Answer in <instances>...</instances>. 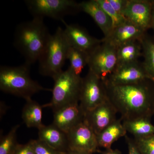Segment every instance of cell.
<instances>
[{"label":"cell","instance_id":"603a6c76","mask_svg":"<svg viewBox=\"0 0 154 154\" xmlns=\"http://www.w3.org/2000/svg\"><path fill=\"white\" fill-rule=\"evenodd\" d=\"M89 54L75 48L70 46L68 51L67 60L70 63L69 68L78 75H80L83 69L88 65Z\"/></svg>","mask_w":154,"mask_h":154},{"label":"cell","instance_id":"8992f818","mask_svg":"<svg viewBox=\"0 0 154 154\" xmlns=\"http://www.w3.org/2000/svg\"><path fill=\"white\" fill-rule=\"evenodd\" d=\"M26 6L33 17L64 20L66 16L80 11L79 3L72 0H27Z\"/></svg>","mask_w":154,"mask_h":154},{"label":"cell","instance_id":"9c48e42d","mask_svg":"<svg viewBox=\"0 0 154 154\" xmlns=\"http://www.w3.org/2000/svg\"><path fill=\"white\" fill-rule=\"evenodd\" d=\"M69 150L99 152L97 137L94 131L84 121L73 128L67 133Z\"/></svg>","mask_w":154,"mask_h":154},{"label":"cell","instance_id":"83f0119b","mask_svg":"<svg viewBox=\"0 0 154 154\" xmlns=\"http://www.w3.org/2000/svg\"><path fill=\"white\" fill-rule=\"evenodd\" d=\"M14 154H34L30 140L25 144H19Z\"/></svg>","mask_w":154,"mask_h":154},{"label":"cell","instance_id":"2e32d148","mask_svg":"<svg viewBox=\"0 0 154 154\" xmlns=\"http://www.w3.org/2000/svg\"><path fill=\"white\" fill-rule=\"evenodd\" d=\"M80 11L90 15L104 34V38L110 35L113 30L112 21L96 0L83 1L79 3Z\"/></svg>","mask_w":154,"mask_h":154},{"label":"cell","instance_id":"ffe728a7","mask_svg":"<svg viewBox=\"0 0 154 154\" xmlns=\"http://www.w3.org/2000/svg\"><path fill=\"white\" fill-rule=\"evenodd\" d=\"M117 49V66L133 63L143 55L142 45L140 40L128 42L120 45Z\"/></svg>","mask_w":154,"mask_h":154},{"label":"cell","instance_id":"d6a6232c","mask_svg":"<svg viewBox=\"0 0 154 154\" xmlns=\"http://www.w3.org/2000/svg\"><path fill=\"white\" fill-rule=\"evenodd\" d=\"M153 7L152 10L151 19L150 22V28H153L154 30V1H152Z\"/></svg>","mask_w":154,"mask_h":154},{"label":"cell","instance_id":"7402d4cb","mask_svg":"<svg viewBox=\"0 0 154 154\" xmlns=\"http://www.w3.org/2000/svg\"><path fill=\"white\" fill-rule=\"evenodd\" d=\"M140 41L144 58V67L150 79L154 82V38L145 34Z\"/></svg>","mask_w":154,"mask_h":154},{"label":"cell","instance_id":"ba28073f","mask_svg":"<svg viewBox=\"0 0 154 154\" xmlns=\"http://www.w3.org/2000/svg\"><path fill=\"white\" fill-rule=\"evenodd\" d=\"M104 81L91 71L83 78L79 105L86 113L107 100Z\"/></svg>","mask_w":154,"mask_h":154},{"label":"cell","instance_id":"9a60e30c","mask_svg":"<svg viewBox=\"0 0 154 154\" xmlns=\"http://www.w3.org/2000/svg\"><path fill=\"white\" fill-rule=\"evenodd\" d=\"M146 31L127 20L123 24L113 28L108 37L102 39L116 48L130 41L140 40Z\"/></svg>","mask_w":154,"mask_h":154},{"label":"cell","instance_id":"8fae6325","mask_svg":"<svg viewBox=\"0 0 154 154\" xmlns=\"http://www.w3.org/2000/svg\"><path fill=\"white\" fill-rule=\"evenodd\" d=\"M117 113L115 107L107 99L85 113L84 120L97 135L117 119Z\"/></svg>","mask_w":154,"mask_h":154},{"label":"cell","instance_id":"f546056e","mask_svg":"<svg viewBox=\"0 0 154 154\" xmlns=\"http://www.w3.org/2000/svg\"><path fill=\"white\" fill-rule=\"evenodd\" d=\"M128 148V154H142L136 146L133 139L125 136Z\"/></svg>","mask_w":154,"mask_h":154},{"label":"cell","instance_id":"5bb4252c","mask_svg":"<svg viewBox=\"0 0 154 154\" xmlns=\"http://www.w3.org/2000/svg\"><path fill=\"white\" fill-rule=\"evenodd\" d=\"M52 124L67 133L73 128L84 121L85 113L79 103L72 104L53 111Z\"/></svg>","mask_w":154,"mask_h":154},{"label":"cell","instance_id":"7a4b0ae2","mask_svg":"<svg viewBox=\"0 0 154 154\" xmlns=\"http://www.w3.org/2000/svg\"><path fill=\"white\" fill-rule=\"evenodd\" d=\"M44 18L33 17L19 24L14 33V45L29 66L38 61L51 34L45 24Z\"/></svg>","mask_w":154,"mask_h":154},{"label":"cell","instance_id":"e0dca14e","mask_svg":"<svg viewBox=\"0 0 154 154\" xmlns=\"http://www.w3.org/2000/svg\"><path fill=\"white\" fill-rule=\"evenodd\" d=\"M38 139L56 150H69L67 134L53 124L44 125L38 129Z\"/></svg>","mask_w":154,"mask_h":154},{"label":"cell","instance_id":"277c9868","mask_svg":"<svg viewBox=\"0 0 154 154\" xmlns=\"http://www.w3.org/2000/svg\"><path fill=\"white\" fill-rule=\"evenodd\" d=\"M63 29L58 27L55 33L51 35L38 60L40 74L53 79L63 71L69 48Z\"/></svg>","mask_w":154,"mask_h":154},{"label":"cell","instance_id":"4316f807","mask_svg":"<svg viewBox=\"0 0 154 154\" xmlns=\"http://www.w3.org/2000/svg\"><path fill=\"white\" fill-rule=\"evenodd\" d=\"M34 154H62V152L56 150L40 140H30Z\"/></svg>","mask_w":154,"mask_h":154},{"label":"cell","instance_id":"52a82bcc","mask_svg":"<svg viewBox=\"0 0 154 154\" xmlns=\"http://www.w3.org/2000/svg\"><path fill=\"white\" fill-rule=\"evenodd\" d=\"M117 65V49L104 41L89 54V70L102 81L107 79L115 70Z\"/></svg>","mask_w":154,"mask_h":154},{"label":"cell","instance_id":"484cf974","mask_svg":"<svg viewBox=\"0 0 154 154\" xmlns=\"http://www.w3.org/2000/svg\"><path fill=\"white\" fill-rule=\"evenodd\" d=\"M138 149L142 154H154V134L133 139Z\"/></svg>","mask_w":154,"mask_h":154},{"label":"cell","instance_id":"4fadbf2b","mask_svg":"<svg viewBox=\"0 0 154 154\" xmlns=\"http://www.w3.org/2000/svg\"><path fill=\"white\" fill-rule=\"evenodd\" d=\"M65 25L64 33L70 46L87 53L92 52L102 42V39L93 37L81 26L75 24H68L61 21Z\"/></svg>","mask_w":154,"mask_h":154},{"label":"cell","instance_id":"d4e9b609","mask_svg":"<svg viewBox=\"0 0 154 154\" xmlns=\"http://www.w3.org/2000/svg\"><path fill=\"white\" fill-rule=\"evenodd\" d=\"M101 8L111 19L113 28L123 24L127 19L122 14H119L110 5L108 0H96Z\"/></svg>","mask_w":154,"mask_h":154},{"label":"cell","instance_id":"5b68a950","mask_svg":"<svg viewBox=\"0 0 154 154\" xmlns=\"http://www.w3.org/2000/svg\"><path fill=\"white\" fill-rule=\"evenodd\" d=\"M52 97L49 103L43 105L53 111L72 104L79 103L83 78L76 75L71 69L63 71L53 79Z\"/></svg>","mask_w":154,"mask_h":154},{"label":"cell","instance_id":"44dd1931","mask_svg":"<svg viewBox=\"0 0 154 154\" xmlns=\"http://www.w3.org/2000/svg\"><path fill=\"white\" fill-rule=\"evenodd\" d=\"M150 119L140 118L123 120L122 123L127 132L133 135L134 138L145 137L154 134V125Z\"/></svg>","mask_w":154,"mask_h":154},{"label":"cell","instance_id":"f1b7e54d","mask_svg":"<svg viewBox=\"0 0 154 154\" xmlns=\"http://www.w3.org/2000/svg\"><path fill=\"white\" fill-rule=\"evenodd\" d=\"M108 1L110 5L116 12L122 14V11L126 7L128 0H108Z\"/></svg>","mask_w":154,"mask_h":154},{"label":"cell","instance_id":"7c38bea8","mask_svg":"<svg viewBox=\"0 0 154 154\" xmlns=\"http://www.w3.org/2000/svg\"><path fill=\"white\" fill-rule=\"evenodd\" d=\"M152 1L128 0L122 14L133 24L146 31L150 28Z\"/></svg>","mask_w":154,"mask_h":154},{"label":"cell","instance_id":"cb8c5ba5","mask_svg":"<svg viewBox=\"0 0 154 154\" xmlns=\"http://www.w3.org/2000/svg\"><path fill=\"white\" fill-rule=\"evenodd\" d=\"M20 125H15L8 133L1 136L0 154H14L19 145L17 141V131Z\"/></svg>","mask_w":154,"mask_h":154},{"label":"cell","instance_id":"d6986e66","mask_svg":"<svg viewBox=\"0 0 154 154\" xmlns=\"http://www.w3.org/2000/svg\"><path fill=\"white\" fill-rule=\"evenodd\" d=\"M26 101L22 109V119L28 128H36L39 129L45 125L42 122L43 105L32 99Z\"/></svg>","mask_w":154,"mask_h":154},{"label":"cell","instance_id":"4dcf8cb0","mask_svg":"<svg viewBox=\"0 0 154 154\" xmlns=\"http://www.w3.org/2000/svg\"><path fill=\"white\" fill-rule=\"evenodd\" d=\"M99 153L101 154H122L119 150L117 149H113L112 148L105 149V150L103 151L99 150Z\"/></svg>","mask_w":154,"mask_h":154},{"label":"cell","instance_id":"30bf717a","mask_svg":"<svg viewBox=\"0 0 154 154\" xmlns=\"http://www.w3.org/2000/svg\"><path fill=\"white\" fill-rule=\"evenodd\" d=\"M148 79H150L143 64L137 61L117 66L112 74L104 82L111 85H122L140 82Z\"/></svg>","mask_w":154,"mask_h":154},{"label":"cell","instance_id":"3957f363","mask_svg":"<svg viewBox=\"0 0 154 154\" xmlns=\"http://www.w3.org/2000/svg\"><path fill=\"white\" fill-rule=\"evenodd\" d=\"M30 66L26 63L18 66H2L0 67L1 91L25 99H31L34 94L41 91H52L43 88L31 79Z\"/></svg>","mask_w":154,"mask_h":154},{"label":"cell","instance_id":"ac0fdd59","mask_svg":"<svg viewBox=\"0 0 154 154\" xmlns=\"http://www.w3.org/2000/svg\"><path fill=\"white\" fill-rule=\"evenodd\" d=\"M121 118L117 119L109 126L96 135L99 147L111 149L112 144L119 139L126 136L127 131Z\"/></svg>","mask_w":154,"mask_h":154},{"label":"cell","instance_id":"6da1fadb","mask_svg":"<svg viewBox=\"0 0 154 154\" xmlns=\"http://www.w3.org/2000/svg\"><path fill=\"white\" fill-rule=\"evenodd\" d=\"M105 85L107 98L120 113L122 121L151 119L154 115L153 81L148 79L130 85Z\"/></svg>","mask_w":154,"mask_h":154},{"label":"cell","instance_id":"1f68e13d","mask_svg":"<svg viewBox=\"0 0 154 154\" xmlns=\"http://www.w3.org/2000/svg\"><path fill=\"white\" fill-rule=\"evenodd\" d=\"M62 154H93L88 152L79 151L71 150H69L67 151L62 152Z\"/></svg>","mask_w":154,"mask_h":154}]
</instances>
